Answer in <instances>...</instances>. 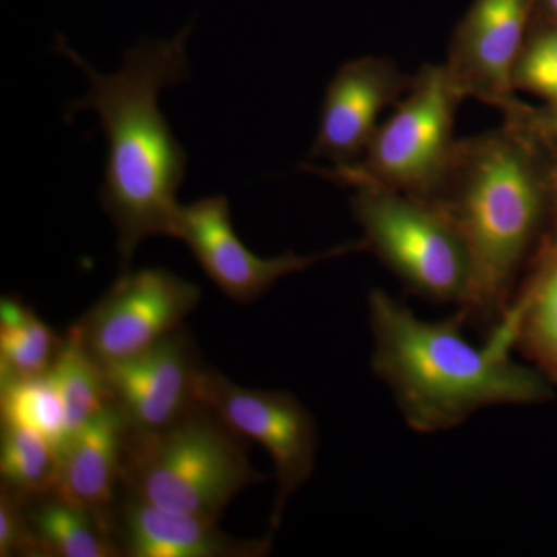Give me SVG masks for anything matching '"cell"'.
<instances>
[{
	"instance_id": "22",
	"label": "cell",
	"mask_w": 557,
	"mask_h": 557,
	"mask_svg": "<svg viewBox=\"0 0 557 557\" xmlns=\"http://www.w3.org/2000/svg\"><path fill=\"white\" fill-rule=\"evenodd\" d=\"M0 556L39 557L24 498L0 491Z\"/></svg>"
},
{
	"instance_id": "10",
	"label": "cell",
	"mask_w": 557,
	"mask_h": 557,
	"mask_svg": "<svg viewBox=\"0 0 557 557\" xmlns=\"http://www.w3.org/2000/svg\"><path fill=\"white\" fill-rule=\"evenodd\" d=\"M102 369L110 401L134 434L168 428L199 401L197 381L203 366L183 325L152 347Z\"/></svg>"
},
{
	"instance_id": "21",
	"label": "cell",
	"mask_w": 557,
	"mask_h": 557,
	"mask_svg": "<svg viewBox=\"0 0 557 557\" xmlns=\"http://www.w3.org/2000/svg\"><path fill=\"white\" fill-rule=\"evenodd\" d=\"M515 76L527 89L557 101V33L542 36L527 50Z\"/></svg>"
},
{
	"instance_id": "8",
	"label": "cell",
	"mask_w": 557,
	"mask_h": 557,
	"mask_svg": "<svg viewBox=\"0 0 557 557\" xmlns=\"http://www.w3.org/2000/svg\"><path fill=\"white\" fill-rule=\"evenodd\" d=\"M200 288L163 269L123 271L70 330L101 366L166 338L196 310Z\"/></svg>"
},
{
	"instance_id": "1",
	"label": "cell",
	"mask_w": 557,
	"mask_h": 557,
	"mask_svg": "<svg viewBox=\"0 0 557 557\" xmlns=\"http://www.w3.org/2000/svg\"><path fill=\"white\" fill-rule=\"evenodd\" d=\"M372 370L391 391L406 424L437 434L494 406L531 405L548 387L534 370L511 357L515 330L498 322L483 346L463 335L467 314L429 322L383 289L370 292Z\"/></svg>"
},
{
	"instance_id": "17",
	"label": "cell",
	"mask_w": 557,
	"mask_h": 557,
	"mask_svg": "<svg viewBox=\"0 0 557 557\" xmlns=\"http://www.w3.org/2000/svg\"><path fill=\"white\" fill-rule=\"evenodd\" d=\"M49 376L60 392L70 438L112 403L104 369L70 329Z\"/></svg>"
},
{
	"instance_id": "2",
	"label": "cell",
	"mask_w": 557,
	"mask_h": 557,
	"mask_svg": "<svg viewBox=\"0 0 557 557\" xmlns=\"http://www.w3.org/2000/svg\"><path fill=\"white\" fill-rule=\"evenodd\" d=\"M141 44L123 65L101 75L67 44L60 50L87 73L90 90L75 108L94 109L109 141L101 201L115 225L121 270H129L135 249L150 236H170L185 178L186 152L159 108L160 91L188 75L185 39Z\"/></svg>"
},
{
	"instance_id": "7",
	"label": "cell",
	"mask_w": 557,
	"mask_h": 557,
	"mask_svg": "<svg viewBox=\"0 0 557 557\" xmlns=\"http://www.w3.org/2000/svg\"><path fill=\"white\" fill-rule=\"evenodd\" d=\"M454 78L443 69H426L391 120L369 143L362 172L341 170L351 185H376L412 193L428 188L448 157L453 129Z\"/></svg>"
},
{
	"instance_id": "5",
	"label": "cell",
	"mask_w": 557,
	"mask_h": 557,
	"mask_svg": "<svg viewBox=\"0 0 557 557\" xmlns=\"http://www.w3.org/2000/svg\"><path fill=\"white\" fill-rule=\"evenodd\" d=\"M355 218L369 249L413 293L463 309L472 284L467 242L448 208L432 207L399 190L359 185Z\"/></svg>"
},
{
	"instance_id": "13",
	"label": "cell",
	"mask_w": 557,
	"mask_h": 557,
	"mask_svg": "<svg viewBox=\"0 0 557 557\" xmlns=\"http://www.w3.org/2000/svg\"><path fill=\"white\" fill-rule=\"evenodd\" d=\"M127 434L129 429L119 408L109 403L69 440L54 491L110 520L121 493Z\"/></svg>"
},
{
	"instance_id": "23",
	"label": "cell",
	"mask_w": 557,
	"mask_h": 557,
	"mask_svg": "<svg viewBox=\"0 0 557 557\" xmlns=\"http://www.w3.org/2000/svg\"><path fill=\"white\" fill-rule=\"evenodd\" d=\"M549 3H552L553 9L557 11V0H549Z\"/></svg>"
},
{
	"instance_id": "18",
	"label": "cell",
	"mask_w": 557,
	"mask_h": 557,
	"mask_svg": "<svg viewBox=\"0 0 557 557\" xmlns=\"http://www.w3.org/2000/svg\"><path fill=\"white\" fill-rule=\"evenodd\" d=\"M60 471V453L49 440L16 424L2 423V490L20 498L46 496L57 490Z\"/></svg>"
},
{
	"instance_id": "4",
	"label": "cell",
	"mask_w": 557,
	"mask_h": 557,
	"mask_svg": "<svg viewBox=\"0 0 557 557\" xmlns=\"http://www.w3.org/2000/svg\"><path fill=\"white\" fill-rule=\"evenodd\" d=\"M448 208L471 258L468 319L507 310L509 285L536 230L541 193L522 150L507 139H491L475 153Z\"/></svg>"
},
{
	"instance_id": "16",
	"label": "cell",
	"mask_w": 557,
	"mask_h": 557,
	"mask_svg": "<svg viewBox=\"0 0 557 557\" xmlns=\"http://www.w3.org/2000/svg\"><path fill=\"white\" fill-rule=\"evenodd\" d=\"M62 339L24 300L3 296L0 300V381L46 375L58 357Z\"/></svg>"
},
{
	"instance_id": "3",
	"label": "cell",
	"mask_w": 557,
	"mask_h": 557,
	"mask_svg": "<svg viewBox=\"0 0 557 557\" xmlns=\"http://www.w3.org/2000/svg\"><path fill=\"white\" fill-rule=\"evenodd\" d=\"M248 450L247 438L199 399L168 428L127 434L120 494L219 522L237 494L265 482Z\"/></svg>"
},
{
	"instance_id": "14",
	"label": "cell",
	"mask_w": 557,
	"mask_h": 557,
	"mask_svg": "<svg viewBox=\"0 0 557 557\" xmlns=\"http://www.w3.org/2000/svg\"><path fill=\"white\" fill-rule=\"evenodd\" d=\"M527 0H479L469 17L461 62L472 83L505 95L516 75Z\"/></svg>"
},
{
	"instance_id": "6",
	"label": "cell",
	"mask_w": 557,
	"mask_h": 557,
	"mask_svg": "<svg viewBox=\"0 0 557 557\" xmlns=\"http://www.w3.org/2000/svg\"><path fill=\"white\" fill-rule=\"evenodd\" d=\"M197 398L207 403L242 437L270 454L276 475L271 530L281 525L289 497L306 485L317 467V421L295 395L237 386L214 369H201Z\"/></svg>"
},
{
	"instance_id": "9",
	"label": "cell",
	"mask_w": 557,
	"mask_h": 557,
	"mask_svg": "<svg viewBox=\"0 0 557 557\" xmlns=\"http://www.w3.org/2000/svg\"><path fill=\"white\" fill-rule=\"evenodd\" d=\"M171 237L185 242L201 270L231 300L249 304L259 299L288 274L299 273L324 260L369 249L368 242L300 256L260 258L245 247L234 233L230 203L225 197H207L190 205H180L172 222Z\"/></svg>"
},
{
	"instance_id": "12",
	"label": "cell",
	"mask_w": 557,
	"mask_h": 557,
	"mask_svg": "<svg viewBox=\"0 0 557 557\" xmlns=\"http://www.w3.org/2000/svg\"><path fill=\"white\" fill-rule=\"evenodd\" d=\"M398 78L388 65L359 60L344 65L330 83L321 129L311 157L350 160L376 134L381 110L398 94Z\"/></svg>"
},
{
	"instance_id": "19",
	"label": "cell",
	"mask_w": 557,
	"mask_h": 557,
	"mask_svg": "<svg viewBox=\"0 0 557 557\" xmlns=\"http://www.w3.org/2000/svg\"><path fill=\"white\" fill-rule=\"evenodd\" d=\"M2 423L16 424L49 440L60 456L70 435L64 405L49 373L0 381Z\"/></svg>"
},
{
	"instance_id": "15",
	"label": "cell",
	"mask_w": 557,
	"mask_h": 557,
	"mask_svg": "<svg viewBox=\"0 0 557 557\" xmlns=\"http://www.w3.org/2000/svg\"><path fill=\"white\" fill-rule=\"evenodd\" d=\"M39 557H116L112 522L57 491L24 498Z\"/></svg>"
},
{
	"instance_id": "20",
	"label": "cell",
	"mask_w": 557,
	"mask_h": 557,
	"mask_svg": "<svg viewBox=\"0 0 557 557\" xmlns=\"http://www.w3.org/2000/svg\"><path fill=\"white\" fill-rule=\"evenodd\" d=\"M500 318L516 330V347L536 358L557 379V265Z\"/></svg>"
},
{
	"instance_id": "11",
	"label": "cell",
	"mask_w": 557,
	"mask_h": 557,
	"mask_svg": "<svg viewBox=\"0 0 557 557\" xmlns=\"http://www.w3.org/2000/svg\"><path fill=\"white\" fill-rule=\"evenodd\" d=\"M110 520L120 556L126 557H262L273 545V534L228 536L214 520L170 511L126 494H120Z\"/></svg>"
}]
</instances>
